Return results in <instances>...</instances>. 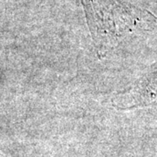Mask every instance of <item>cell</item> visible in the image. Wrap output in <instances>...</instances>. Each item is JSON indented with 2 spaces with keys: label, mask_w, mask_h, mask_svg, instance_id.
Segmentation results:
<instances>
[{
  "label": "cell",
  "mask_w": 157,
  "mask_h": 157,
  "mask_svg": "<svg viewBox=\"0 0 157 157\" xmlns=\"http://www.w3.org/2000/svg\"><path fill=\"white\" fill-rule=\"evenodd\" d=\"M113 103L121 109L157 103V67L140 78L130 91L118 95Z\"/></svg>",
  "instance_id": "2"
},
{
  "label": "cell",
  "mask_w": 157,
  "mask_h": 157,
  "mask_svg": "<svg viewBox=\"0 0 157 157\" xmlns=\"http://www.w3.org/2000/svg\"><path fill=\"white\" fill-rule=\"evenodd\" d=\"M99 57L134 29L157 28V17L147 11L121 0H80Z\"/></svg>",
  "instance_id": "1"
}]
</instances>
